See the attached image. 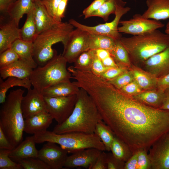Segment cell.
<instances>
[{
    "mask_svg": "<svg viewBox=\"0 0 169 169\" xmlns=\"http://www.w3.org/2000/svg\"><path fill=\"white\" fill-rule=\"evenodd\" d=\"M94 133L102 142L105 151H110L111 145L115 135L110 127L103 120L100 121L97 124Z\"/></svg>",
    "mask_w": 169,
    "mask_h": 169,
    "instance_id": "1f68e13d",
    "label": "cell"
},
{
    "mask_svg": "<svg viewBox=\"0 0 169 169\" xmlns=\"http://www.w3.org/2000/svg\"><path fill=\"white\" fill-rule=\"evenodd\" d=\"M84 89L95 103L103 121L133 154L148 150L169 131V111L136 100L100 76L91 77Z\"/></svg>",
    "mask_w": 169,
    "mask_h": 169,
    "instance_id": "6da1fadb",
    "label": "cell"
},
{
    "mask_svg": "<svg viewBox=\"0 0 169 169\" xmlns=\"http://www.w3.org/2000/svg\"><path fill=\"white\" fill-rule=\"evenodd\" d=\"M108 0H94L83 12L84 18H89L91 13L98 9L104 3Z\"/></svg>",
    "mask_w": 169,
    "mask_h": 169,
    "instance_id": "bcb514c9",
    "label": "cell"
},
{
    "mask_svg": "<svg viewBox=\"0 0 169 169\" xmlns=\"http://www.w3.org/2000/svg\"><path fill=\"white\" fill-rule=\"evenodd\" d=\"M148 150L142 149L136 152L138 169H151Z\"/></svg>",
    "mask_w": 169,
    "mask_h": 169,
    "instance_id": "ab89813d",
    "label": "cell"
},
{
    "mask_svg": "<svg viewBox=\"0 0 169 169\" xmlns=\"http://www.w3.org/2000/svg\"><path fill=\"white\" fill-rule=\"evenodd\" d=\"M18 39H21L20 29L13 20L9 17L8 21L0 23V54L10 48Z\"/></svg>",
    "mask_w": 169,
    "mask_h": 169,
    "instance_id": "ac0fdd59",
    "label": "cell"
},
{
    "mask_svg": "<svg viewBox=\"0 0 169 169\" xmlns=\"http://www.w3.org/2000/svg\"><path fill=\"white\" fill-rule=\"evenodd\" d=\"M110 68H111L104 66L101 60L95 54L91 68V71L93 73L97 75L100 76L106 70Z\"/></svg>",
    "mask_w": 169,
    "mask_h": 169,
    "instance_id": "ee69618b",
    "label": "cell"
},
{
    "mask_svg": "<svg viewBox=\"0 0 169 169\" xmlns=\"http://www.w3.org/2000/svg\"><path fill=\"white\" fill-rule=\"evenodd\" d=\"M134 80V78L131 71L128 69L115 78L107 81L116 88L120 89Z\"/></svg>",
    "mask_w": 169,
    "mask_h": 169,
    "instance_id": "74e56055",
    "label": "cell"
},
{
    "mask_svg": "<svg viewBox=\"0 0 169 169\" xmlns=\"http://www.w3.org/2000/svg\"><path fill=\"white\" fill-rule=\"evenodd\" d=\"M33 16L38 34L59 23L50 15L40 0H34Z\"/></svg>",
    "mask_w": 169,
    "mask_h": 169,
    "instance_id": "7402d4cb",
    "label": "cell"
},
{
    "mask_svg": "<svg viewBox=\"0 0 169 169\" xmlns=\"http://www.w3.org/2000/svg\"><path fill=\"white\" fill-rule=\"evenodd\" d=\"M46 142L38 150V158L49 166L51 169L63 168L68 156V152L55 143Z\"/></svg>",
    "mask_w": 169,
    "mask_h": 169,
    "instance_id": "4fadbf2b",
    "label": "cell"
},
{
    "mask_svg": "<svg viewBox=\"0 0 169 169\" xmlns=\"http://www.w3.org/2000/svg\"><path fill=\"white\" fill-rule=\"evenodd\" d=\"M165 96L164 91L156 88L143 91L132 97L136 100L147 105L159 109L162 104Z\"/></svg>",
    "mask_w": 169,
    "mask_h": 169,
    "instance_id": "484cf974",
    "label": "cell"
},
{
    "mask_svg": "<svg viewBox=\"0 0 169 169\" xmlns=\"http://www.w3.org/2000/svg\"><path fill=\"white\" fill-rule=\"evenodd\" d=\"M77 96L72 113L65 121L55 125L53 131L54 133H94L97 124L103 120L95 103L85 90L80 88Z\"/></svg>",
    "mask_w": 169,
    "mask_h": 169,
    "instance_id": "7a4b0ae2",
    "label": "cell"
},
{
    "mask_svg": "<svg viewBox=\"0 0 169 169\" xmlns=\"http://www.w3.org/2000/svg\"><path fill=\"white\" fill-rule=\"evenodd\" d=\"M102 151L96 148H89L74 152L68 156L64 167H81L89 169Z\"/></svg>",
    "mask_w": 169,
    "mask_h": 169,
    "instance_id": "2e32d148",
    "label": "cell"
},
{
    "mask_svg": "<svg viewBox=\"0 0 169 169\" xmlns=\"http://www.w3.org/2000/svg\"><path fill=\"white\" fill-rule=\"evenodd\" d=\"M149 150L151 169H169V131L155 141Z\"/></svg>",
    "mask_w": 169,
    "mask_h": 169,
    "instance_id": "7c38bea8",
    "label": "cell"
},
{
    "mask_svg": "<svg viewBox=\"0 0 169 169\" xmlns=\"http://www.w3.org/2000/svg\"><path fill=\"white\" fill-rule=\"evenodd\" d=\"M33 69L26 63L19 59L9 65L0 67V77L3 79L9 77L21 79L29 78Z\"/></svg>",
    "mask_w": 169,
    "mask_h": 169,
    "instance_id": "44dd1931",
    "label": "cell"
},
{
    "mask_svg": "<svg viewBox=\"0 0 169 169\" xmlns=\"http://www.w3.org/2000/svg\"><path fill=\"white\" fill-rule=\"evenodd\" d=\"M165 33L169 34V20L166 25Z\"/></svg>",
    "mask_w": 169,
    "mask_h": 169,
    "instance_id": "6f0895ef",
    "label": "cell"
},
{
    "mask_svg": "<svg viewBox=\"0 0 169 169\" xmlns=\"http://www.w3.org/2000/svg\"><path fill=\"white\" fill-rule=\"evenodd\" d=\"M120 90L123 93L131 96L136 95L143 91L134 80Z\"/></svg>",
    "mask_w": 169,
    "mask_h": 169,
    "instance_id": "b9f144b4",
    "label": "cell"
},
{
    "mask_svg": "<svg viewBox=\"0 0 169 169\" xmlns=\"http://www.w3.org/2000/svg\"><path fill=\"white\" fill-rule=\"evenodd\" d=\"M105 161L107 169H124L125 162L115 157L111 153H106Z\"/></svg>",
    "mask_w": 169,
    "mask_h": 169,
    "instance_id": "60d3db41",
    "label": "cell"
},
{
    "mask_svg": "<svg viewBox=\"0 0 169 169\" xmlns=\"http://www.w3.org/2000/svg\"><path fill=\"white\" fill-rule=\"evenodd\" d=\"M95 54L94 49L85 51L78 58L74 63L75 68L82 70H91L92 64Z\"/></svg>",
    "mask_w": 169,
    "mask_h": 169,
    "instance_id": "e575fe53",
    "label": "cell"
},
{
    "mask_svg": "<svg viewBox=\"0 0 169 169\" xmlns=\"http://www.w3.org/2000/svg\"><path fill=\"white\" fill-rule=\"evenodd\" d=\"M158 79L169 73V47L154 55L141 66Z\"/></svg>",
    "mask_w": 169,
    "mask_h": 169,
    "instance_id": "9a60e30c",
    "label": "cell"
},
{
    "mask_svg": "<svg viewBox=\"0 0 169 169\" xmlns=\"http://www.w3.org/2000/svg\"><path fill=\"white\" fill-rule=\"evenodd\" d=\"M103 65L109 67H119L115 63L111 56L101 60Z\"/></svg>",
    "mask_w": 169,
    "mask_h": 169,
    "instance_id": "9f6ffc18",
    "label": "cell"
},
{
    "mask_svg": "<svg viewBox=\"0 0 169 169\" xmlns=\"http://www.w3.org/2000/svg\"><path fill=\"white\" fill-rule=\"evenodd\" d=\"M24 169H51L50 167L38 158H29L18 162Z\"/></svg>",
    "mask_w": 169,
    "mask_h": 169,
    "instance_id": "8d00e7d4",
    "label": "cell"
},
{
    "mask_svg": "<svg viewBox=\"0 0 169 169\" xmlns=\"http://www.w3.org/2000/svg\"><path fill=\"white\" fill-rule=\"evenodd\" d=\"M126 3V2L122 0H116L115 17L110 22L95 26H87L73 19L69 20V22L74 27L85 30L90 33L105 35L116 40H119L122 36L118 31V25L122 17L131 9L130 8L125 7Z\"/></svg>",
    "mask_w": 169,
    "mask_h": 169,
    "instance_id": "ba28073f",
    "label": "cell"
},
{
    "mask_svg": "<svg viewBox=\"0 0 169 169\" xmlns=\"http://www.w3.org/2000/svg\"><path fill=\"white\" fill-rule=\"evenodd\" d=\"M74 27L69 22H61L38 34L33 42V57L38 66H42L53 58L56 53L54 44L66 40Z\"/></svg>",
    "mask_w": 169,
    "mask_h": 169,
    "instance_id": "8992f818",
    "label": "cell"
},
{
    "mask_svg": "<svg viewBox=\"0 0 169 169\" xmlns=\"http://www.w3.org/2000/svg\"><path fill=\"white\" fill-rule=\"evenodd\" d=\"M68 0H61L56 10L55 19L58 22H62V19L64 17L65 10Z\"/></svg>",
    "mask_w": 169,
    "mask_h": 169,
    "instance_id": "681fc988",
    "label": "cell"
},
{
    "mask_svg": "<svg viewBox=\"0 0 169 169\" xmlns=\"http://www.w3.org/2000/svg\"><path fill=\"white\" fill-rule=\"evenodd\" d=\"M11 150L0 149V169H23L19 164L10 157Z\"/></svg>",
    "mask_w": 169,
    "mask_h": 169,
    "instance_id": "d590c367",
    "label": "cell"
},
{
    "mask_svg": "<svg viewBox=\"0 0 169 169\" xmlns=\"http://www.w3.org/2000/svg\"><path fill=\"white\" fill-rule=\"evenodd\" d=\"M116 0H108L104 3L98 9L91 14L89 18L98 17L106 22L111 14H115L116 10Z\"/></svg>",
    "mask_w": 169,
    "mask_h": 169,
    "instance_id": "836d02e7",
    "label": "cell"
},
{
    "mask_svg": "<svg viewBox=\"0 0 169 169\" xmlns=\"http://www.w3.org/2000/svg\"><path fill=\"white\" fill-rule=\"evenodd\" d=\"M110 151L115 157L125 162L133 154L128 146L115 136L111 145Z\"/></svg>",
    "mask_w": 169,
    "mask_h": 169,
    "instance_id": "d6a6232c",
    "label": "cell"
},
{
    "mask_svg": "<svg viewBox=\"0 0 169 169\" xmlns=\"http://www.w3.org/2000/svg\"><path fill=\"white\" fill-rule=\"evenodd\" d=\"M33 9L27 14L25 22L20 28L21 39L33 42L38 35L33 16Z\"/></svg>",
    "mask_w": 169,
    "mask_h": 169,
    "instance_id": "4dcf8cb0",
    "label": "cell"
},
{
    "mask_svg": "<svg viewBox=\"0 0 169 169\" xmlns=\"http://www.w3.org/2000/svg\"><path fill=\"white\" fill-rule=\"evenodd\" d=\"M128 69L120 67L111 68L106 70L100 76L105 80H109L115 78Z\"/></svg>",
    "mask_w": 169,
    "mask_h": 169,
    "instance_id": "7bdbcfd3",
    "label": "cell"
},
{
    "mask_svg": "<svg viewBox=\"0 0 169 169\" xmlns=\"http://www.w3.org/2000/svg\"><path fill=\"white\" fill-rule=\"evenodd\" d=\"M80 88L70 81L60 83L44 90L42 93L45 97H65L77 95Z\"/></svg>",
    "mask_w": 169,
    "mask_h": 169,
    "instance_id": "d4e9b609",
    "label": "cell"
},
{
    "mask_svg": "<svg viewBox=\"0 0 169 169\" xmlns=\"http://www.w3.org/2000/svg\"><path fill=\"white\" fill-rule=\"evenodd\" d=\"M40 0L49 13L55 20L56 10L61 0Z\"/></svg>",
    "mask_w": 169,
    "mask_h": 169,
    "instance_id": "f6af8a7d",
    "label": "cell"
},
{
    "mask_svg": "<svg viewBox=\"0 0 169 169\" xmlns=\"http://www.w3.org/2000/svg\"><path fill=\"white\" fill-rule=\"evenodd\" d=\"M124 169H138L136 152L133 154L130 158L125 162Z\"/></svg>",
    "mask_w": 169,
    "mask_h": 169,
    "instance_id": "f907efd6",
    "label": "cell"
},
{
    "mask_svg": "<svg viewBox=\"0 0 169 169\" xmlns=\"http://www.w3.org/2000/svg\"><path fill=\"white\" fill-rule=\"evenodd\" d=\"M62 54L56 55L42 66L33 69L29 77L33 88L40 93L55 84L69 81L72 75Z\"/></svg>",
    "mask_w": 169,
    "mask_h": 169,
    "instance_id": "52a82bcc",
    "label": "cell"
},
{
    "mask_svg": "<svg viewBox=\"0 0 169 169\" xmlns=\"http://www.w3.org/2000/svg\"><path fill=\"white\" fill-rule=\"evenodd\" d=\"M36 143L50 142L55 143L67 151L73 153L89 148L105 151L100 138L95 133L73 132L58 134L47 130L33 135Z\"/></svg>",
    "mask_w": 169,
    "mask_h": 169,
    "instance_id": "5b68a950",
    "label": "cell"
},
{
    "mask_svg": "<svg viewBox=\"0 0 169 169\" xmlns=\"http://www.w3.org/2000/svg\"><path fill=\"white\" fill-rule=\"evenodd\" d=\"M146 3L143 17L159 21L169 19V0H146Z\"/></svg>",
    "mask_w": 169,
    "mask_h": 169,
    "instance_id": "d6986e66",
    "label": "cell"
},
{
    "mask_svg": "<svg viewBox=\"0 0 169 169\" xmlns=\"http://www.w3.org/2000/svg\"><path fill=\"white\" fill-rule=\"evenodd\" d=\"M110 53L118 66L129 69L131 66L132 64L128 53L121 44L120 40L116 41L113 49Z\"/></svg>",
    "mask_w": 169,
    "mask_h": 169,
    "instance_id": "f1b7e54d",
    "label": "cell"
},
{
    "mask_svg": "<svg viewBox=\"0 0 169 169\" xmlns=\"http://www.w3.org/2000/svg\"><path fill=\"white\" fill-rule=\"evenodd\" d=\"M89 33L82 29L76 28L70 33L63 44V56L67 63H74L79 56L89 50Z\"/></svg>",
    "mask_w": 169,
    "mask_h": 169,
    "instance_id": "9c48e42d",
    "label": "cell"
},
{
    "mask_svg": "<svg viewBox=\"0 0 169 169\" xmlns=\"http://www.w3.org/2000/svg\"><path fill=\"white\" fill-rule=\"evenodd\" d=\"M54 119L47 112H42L24 119V132L35 134L45 131L52 124Z\"/></svg>",
    "mask_w": 169,
    "mask_h": 169,
    "instance_id": "e0dca14e",
    "label": "cell"
},
{
    "mask_svg": "<svg viewBox=\"0 0 169 169\" xmlns=\"http://www.w3.org/2000/svg\"><path fill=\"white\" fill-rule=\"evenodd\" d=\"M95 51L96 55L101 60L110 56L109 51L105 49H97Z\"/></svg>",
    "mask_w": 169,
    "mask_h": 169,
    "instance_id": "db71d44e",
    "label": "cell"
},
{
    "mask_svg": "<svg viewBox=\"0 0 169 169\" xmlns=\"http://www.w3.org/2000/svg\"><path fill=\"white\" fill-rule=\"evenodd\" d=\"M134 80L143 91L157 88L158 78L140 67L132 64L129 69Z\"/></svg>",
    "mask_w": 169,
    "mask_h": 169,
    "instance_id": "cb8c5ba5",
    "label": "cell"
},
{
    "mask_svg": "<svg viewBox=\"0 0 169 169\" xmlns=\"http://www.w3.org/2000/svg\"><path fill=\"white\" fill-rule=\"evenodd\" d=\"M32 85L29 78L21 79L15 77H9L3 81L0 77V103H3L6 98L8 90L14 86H20L29 90Z\"/></svg>",
    "mask_w": 169,
    "mask_h": 169,
    "instance_id": "83f0119b",
    "label": "cell"
},
{
    "mask_svg": "<svg viewBox=\"0 0 169 169\" xmlns=\"http://www.w3.org/2000/svg\"><path fill=\"white\" fill-rule=\"evenodd\" d=\"M21 107L24 119L41 112H48L44 96L33 88L28 90L23 97Z\"/></svg>",
    "mask_w": 169,
    "mask_h": 169,
    "instance_id": "5bb4252c",
    "label": "cell"
},
{
    "mask_svg": "<svg viewBox=\"0 0 169 169\" xmlns=\"http://www.w3.org/2000/svg\"><path fill=\"white\" fill-rule=\"evenodd\" d=\"M19 59L15 51L9 48L0 54V67L9 65Z\"/></svg>",
    "mask_w": 169,
    "mask_h": 169,
    "instance_id": "f35d334b",
    "label": "cell"
},
{
    "mask_svg": "<svg viewBox=\"0 0 169 169\" xmlns=\"http://www.w3.org/2000/svg\"><path fill=\"white\" fill-rule=\"evenodd\" d=\"M77 95L65 97H45L48 112L60 124L72 113L77 100Z\"/></svg>",
    "mask_w": 169,
    "mask_h": 169,
    "instance_id": "30bf717a",
    "label": "cell"
},
{
    "mask_svg": "<svg viewBox=\"0 0 169 169\" xmlns=\"http://www.w3.org/2000/svg\"><path fill=\"white\" fill-rule=\"evenodd\" d=\"M131 64L140 67L148 59L169 47V34L158 29L142 35L122 37Z\"/></svg>",
    "mask_w": 169,
    "mask_h": 169,
    "instance_id": "3957f363",
    "label": "cell"
},
{
    "mask_svg": "<svg viewBox=\"0 0 169 169\" xmlns=\"http://www.w3.org/2000/svg\"><path fill=\"white\" fill-rule=\"evenodd\" d=\"M169 88V73L158 79L157 89L165 91Z\"/></svg>",
    "mask_w": 169,
    "mask_h": 169,
    "instance_id": "816d5d0a",
    "label": "cell"
},
{
    "mask_svg": "<svg viewBox=\"0 0 169 169\" xmlns=\"http://www.w3.org/2000/svg\"><path fill=\"white\" fill-rule=\"evenodd\" d=\"M34 6V0H17L9 7L7 14L18 27L23 16L30 12Z\"/></svg>",
    "mask_w": 169,
    "mask_h": 169,
    "instance_id": "4316f807",
    "label": "cell"
},
{
    "mask_svg": "<svg viewBox=\"0 0 169 169\" xmlns=\"http://www.w3.org/2000/svg\"><path fill=\"white\" fill-rule=\"evenodd\" d=\"M17 0H0V11L2 13H7L10 6Z\"/></svg>",
    "mask_w": 169,
    "mask_h": 169,
    "instance_id": "f5cc1de1",
    "label": "cell"
},
{
    "mask_svg": "<svg viewBox=\"0 0 169 169\" xmlns=\"http://www.w3.org/2000/svg\"><path fill=\"white\" fill-rule=\"evenodd\" d=\"M105 155L106 153L102 151L89 169H107Z\"/></svg>",
    "mask_w": 169,
    "mask_h": 169,
    "instance_id": "7dc6e473",
    "label": "cell"
},
{
    "mask_svg": "<svg viewBox=\"0 0 169 169\" xmlns=\"http://www.w3.org/2000/svg\"><path fill=\"white\" fill-rule=\"evenodd\" d=\"M35 144L33 136L27 137L11 150L9 156L16 162L29 158H38V150L36 147Z\"/></svg>",
    "mask_w": 169,
    "mask_h": 169,
    "instance_id": "ffe728a7",
    "label": "cell"
},
{
    "mask_svg": "<svg viewBox=\"0 0 169 169\" xmlns=\"http://www.w3.org/2000/svg\"><path fill=\"white\" fill-rule=\"evenodd\" d=\"M116 41L108 36L89 33V50L103 49L110 53L113 49Z\"/></svg>",
    "mask_w": 169,
    "mask_h": 169,
    "instance_id": "f546056e",
    "label": "cell"
},
{
    "mask_svg": "<svg viewBox=\"0 0 169 169\" xmlns=\"http://www.w3.org/2000/svg\"><path fill=\"white\" fill-rule=\"evenodd\" d=\"M25 91H11L2 104L0 110V126L15 147L23 140L24 120L21 102Z\"/></svg>",
    "mask_w": 169,
    "mask_h": 169,
    "instance_id": "277c9868",
    "label": "cell"
},
{
    "mask_svg": "<svg viewBox=\"0 0 169 169\" xmlns=\"http://www.w3.org/2000/svg\"><path fill=\"white\" fill-rule=\"evenodd\" d=\"M118 27L120 33L133 36L142 35L163 27L165 25L159 21L146 18L140 14H134L128 20H121Z\"/></svg>",
    "mask_w": 169,
    "mask_h": 169,
    "instance_id": "8fae6325",
    "label": "cell"
},
{
    "mask_svg": "<svg viewBox=\"0 0 169 169\" xmlns=\"http://www.w3.org/2000/svg\"><path fill=\"white\" fill-rule=\"evenodd\" d=\"M10 48L17 53L19 59L26 63L33 69L38 67V64L33 57V42L18 39L12 44Z\"/></svg>",
    "mask_w": 169,
    "mask_h": 169,
    "instance_id": "603a6c76",
    "label": "cell"
},
{
    "mask_svg": "<svg viewBox=\"0 0 169 169\" xmlns=\"http://www.w3.org/2000/svg\"><path fill=\"white\" fill-rule=\"evenodd\" d=\"M14 148L0 126V149L12 150Z\"/></svg>",
    "mask_w": 169,
    "mask_h": 169,
    "instance_id": "c3c4849f",
    "label": "cell"
},
{
    "mask_svg": "<svg viewBox=\"0 0 169 169\" xmlns=\"http://www.w3.org/2000/svg\"><path fill=\"white\" fill-rule=\"evenodd\" d=\"M164 92V99L162 105L159 109L169 111V88L165 90Z\"/></svg>",
    "mask_w": 169,
    "mask_h": 169,
    "instance_id": "11a10c76",
    "label": "cell"
}]
</instances>
